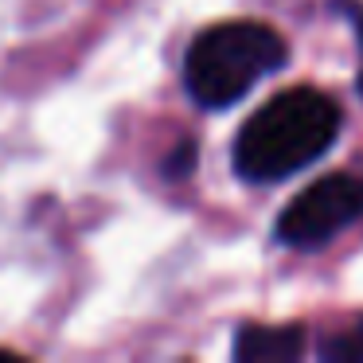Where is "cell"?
<instances>
[{"label":"cell","mask_w":363,"mask_h":363,"mask_svg":"<svg viewBox=\"0 0 363 363\" xmlns=\"http://www.w3.org/2000/svg\"><path fill=\"white\" fill-rule=\"evenodd\" d=\"M344 113L324 90L293 86L246 118L235 137L230 164L246 184H281L316 164L336 145Z\"/></svg>","instance_id":"1"},{"label":"cell","mask_w":363,"mask_h":363,"mask_svg":"<svg viewBox=\"0 0 363 363\" xmlns=\"http://www.w3.org/2000/svg\"><path fill=\"white\" fill-rule=\"evenodd\" d=\"M289 59L281 32L262 20H223L191 40L184 55V90L203 110H227Z\"/></svg>","instance_id":"2"},{"label":"cell","mask_w":363,"mask_h":363,"mask_svg":"<svg viewBox=\"0 0 363 363\" xmlns=\"http://www.w3.org/2000/svg\"><path fill=\"white\" fill-rule=\"evenodd\" d=\"M363 219V176L332 172L313 180L277 215L274 235L289 250H320Z\"/></svg>","instance_id":"3"},{"label":"cell","mask_w":363,"mask_h":363,"mask_svg":"<svg viewBox=\"0 0 363 363\" xmlns=\"http://www.w3.org/2000/svg\"><path fill=\"white\" fill-rule=\"evenodd\" d=\"M305 352V328L301 324H242L235 336V359L242 363H281Z\"/></svg>","instance_id":"4"},{"label":"cell","mask_w":363,"mask_h":363,"mask_svg":"<svg viewBox=\"0 0 363 363\" xmlns=\"http://www.w3.org/2000/svg\"><path fill=\"white\" fill-rule=\"evenodd\" d=\"M320 359H328V363H363V316L355 324H347L344 332H336V336L324 340Z\"/></svg>","instance_id":"5"},{"label":"cell","mask_w":363,"mask_h":363,"mask_svg":"<svg viewBox=\"0 0 363 363\" xmlns=\"http://www.w3.org/2000/svg\"><path fill=\"white\" fill-rule=\"evenodd\" d=\"M196 141H180L172 152L164 157V164H160V172L168 176V180H188L191 176V168H196Z\"/></svg>","instance_id":"6"},{"label":"cell","mask_w":363,"mask_h":363,"mask_svg":"<svg viewBox=\"0 0 363 363\" xmlns=\"http://www.w3.org/2000/svg\"><path fill=\"white\" fill-rule=\"evenodd\" d=\"M336 9L347 16L355 40H359V74H355V86H359V94H363V4L359 0H336Z\"/></svg>","instance_id":"7"}]
</instances>
